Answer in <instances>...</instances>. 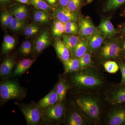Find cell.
Here are the masks:
<instances>
[{
    "instance_id": "obj_1",
    "label": "cell",
    "mask_w": 125,
    "mask_h": 125,
    "mask_svg": "<svg viewBox=\"0 0 125 125\" xmlns=\"http://www.w3.org/2000/svg\"><path fill=\"white\" fill-rule=\"evenodd\" d=\"M75 102L78 108L91 124L101 123L105 112L104 102L100 95L94 92H84L76 98Z\"/></svg>"
},
{
    "instance_id": "obj_2",
    "label": "cell",
    "mask_w": 125,
    "mask_h": 125,
    "mask_svg": "<svg viewBox=\"0 0 125 125\" xmlns=\"http://www.w3.org/2000/svg\"><path fill=\"white\" fill-rule=\"evenodd\" d=\"M74 73L71 77L72 83L84 92H96L105 88V77L93 67L80 70Z\"/></svg>"
},
{
    "instance_id": "obj_3",
    "label": "cell",
    "mask_w": 125,
    "mask_h": 125,
    "mask_svg": "<svg viewBox=\"0 0 125 125\" xmlns=\"http://www.w3.org/2000/svg\"><path fill=\"white\" fill-rule=\"evenodd\" d=\"M98 58L101 60L106 61L112 59L125 60L119 40H110L99 48Z\"/></svg>"
},
{
    "instance_id": "obj_4",
    "label": "cell",
    "mask_w": 125,
    "mask_h": 125,
    "mask_svg": "<svg viewBox=\"0 0 125 125\" xmlns=\"http://www.w3.org/2000/svg\"><path fill=\"white\" fill-rule=\"evenodd\" d=\"M105 113L106 125H125V103L109 105Z\"/></svg>"
},
{
    "instance_id": "obj_5",
    "label": "cell",
    "mask_w": 125,
    "mask_h": 125,
    "mask_svg": "<svg viewBox=\"0 0 125 125\" xmlns=\"http://www.w3.org/2000/svg\"><path fill=\"white\" fill-rule=\"evenodd\" d=\"M104 95L109 105L125 103V84L119 83L107 89Z\"/></svg>"
},
{
    "instance_id": "obj_6",
    "label": "cell",
    "mask_w": 125,
    "mask_h": 125,
    "mask_svg": "<svg viewBox=\"0 0 125 125\" xmlns=\"http://www.w3.org/2000/svg\"><path fill=\"white\" fill-rule=\"evenodd\" d=\"M23 94V90L15 82L6 81L0 85V96L3 100L19 98Z\"/></svg>"
},
{
    "instance_id": "obj_7",
    "label": "cell",
    "mask_w": 125,
    "mask_h": 125,
    "mask_svg": "<svg viewBox=\"0 0 125 125\" xmlns=\"http://www.w3.org/2000/svg\"><path fill=\"white\" fill-rule=\"evenodd\" d=\"M21 110L23 114L27 124L36 125L38 124L42 118L41 109L37 106L32 104L20 107Z\"/></svg>"
},
{
    "instance_id": "obj_8",
    "label": "cell",
    "mask_w": 125,
    "mask_h": 125,
    "mask_svg": "<svg viewBox=\"0 0 125 125\" xmlns=\"http://www.w3.org/2000/svg\"><path fill=\"white\" fill-rule=\"evenodd\" d=\"M45 120L49 122L60 120L64 115L65 106L62 103L58 102L44 110Z\"/></svg>"
},
{
    "instance_id": "obj_9",
    "label": "cell",
    "mask_w": 125,
    "mask_h": 125,
    "mask_svg": "<svg viewBox=\"0 0 125 125\" xmlns=\"http://www.w3.org/2000/svg\"><path fill=\"white\" fill-rule=\"evenodd\" d=\"M56 20L65 23L69 21L76 22L79 19V15L75 11H72L66 6H61L55 9L52 14Z\"/></svg>"
},
{
    "instance_id": "obj_10",
    "label": "cell",
    "mask_w": 125,
    "mask_h": 125,
    "mask_svg": "<svg viewBox=\"0 0 125 125\" xmlns=\"http://www.w3.org/2000/svg\"><path fill=\"white\" fill-rule=\"evenodd\" d=\"M66 124L68 125H88L91 124L90 121L79 108L72 109L66 118Z\"/></svg>"
},
{
    "instance_id": "obj_11",
    "label": "cell",
    "mask_w": 125,
    "mask_h": 125,
    "mask_svg": "<svg viewBox=\"0 0 125 125\" xmlns=\"http://www.w3.org/2000/svg\"><path fill=\"white\" fill-rule=\"evenodd\" d=\"M79 26L81 35L85 38L90 37L97 30L91 20L87 17L81 18Z\"/></svg>"
},
{
    "instance_id": "obj_12",
    "label": "cell",
    "mask_w": 125,
    "mask_h": 125,
    "mask_svg": "<svg viewBox=\"0 0 125 125\" xmlns=\"http://www.w3.org/2000/svg\"><path fill=\"white\" fill-rule=\"evenodd\" d=\"M105 36L98 30L90 37L88 40L90 52H94L102 46Z\"/></svg>"
},
{
    "instance_id": "obj_13",
    "label": "cell",
    "mask_w": 125,
    "mask_h": 125,
    "mask_svg": "<svg viewBox=\"0 0 125 125\" xmlns=\"http://www.w3.org/2000/svg\"><path fill=\"white\" fill-rule=\"evenodd\" d=\"M58 102V97L55 88L42 99L37 105L41 110H45Z\"/></svg>"
},
{
    "instance_id": "obj_14",
    "label": "cell",
    "mask_w": 125,
    "mask_h": 125,
    "mask_svg": "<svg viewBox=\"0 0 125 125\" xmlns=\"http://www.w3.org/2000/svg\"><path fill=\"white\" fill-rule=\"evenodd\" d=\"M54 45L57 56L62 62L67 60L70 58L69 50L62 40L57 39Z\"/></svg>"
},
{
    "instance_id": "obj_15",
    "label": "cell",
    "mask_w": 125,
    "mask_h": 125,
    "mask_svg": "<svg viewBox=\"0 0 125 125\" xmlns=\"http://www.w3.org/2000/svg\"><path fill=\"white\" fill-rule=\"evenodd\" d=\"M98 30L104 36L111 37L117 33V30L114 28L111 22L109 20L105 19L102 21L98 28Z\"/></svg>"
},
{
    "instance_id": "obj_16",
    "label": "cell",
    "mask_w": 125,
    "mask_h": 125,
    "mask_svg": "<svg viewBox=\"0 0 125 125\" xmlns=\"http://www.w3.org/2000/svg\"><path fill=\"white\" fill-rule=\"evenodd\" d=\"M51 40L48 33L44 31L37 39L34 47L37 52L40 53L51 44Z\"/></svg>"
},
{
    "instance_id": "obj_17",
    "label": "cell",
    "mask_w": 125,
    "mask_h": 125,
    "mask_svg": "<svg viewBox=\"0 0 125 125\" xmlns=\"http://www.w3.org/2000/svg\"><path fill=\"white\" fill-rule=\"evenodd\" d=\"M89 52L90 51L88 40H79L74 48L72 55L74 58H79Z\"/></svg>"
},
{
    "instance_id": "obj_18",
    "label": "cell",
    "mask_w": 125,
    "mask_h": 125,
    "mask_svg": "<svg viewBox=\"0 0 125 125\" xmlns=\"http://www.w3.org/2000/svg\"><path fill=\"white\" fill-rule=\"evenodd\" d=\"M35 59L27 58L21 61L16 65L14 71V76H20L29 69L33 64Z\"/></svg>"
},
{
    "instance_id": "obj_19",
    "label": "cell",
    "mask_w": 125,
    "mask_h": 125,
    "mask_svg": "<svg viewBox=\"0 0 125 125\" xmlns=\"http://www.w3.org/2000/svg\"><path fill=\"white\" fill-rule=\"evenodd\" d=\"M64 64L65 73H74L81 70L80 65L78 58H71L62 62Z\"/></svg>"
},
{
    "instance_id": "obj_20",
    "label": "cell",
    "mask_w": 125,
    "mask_h": 125,
    "mask_svg": "<svg viewBox=\"0 0 125 125\" xmlns=\"http://www.w3.org/2000/svg\"><path fill=\"white\" fill-rule=\"evenodd\" d=\"M70 88L69 85L64 80H61L58 82L55 87L56 92L58 95V102L62 103L64 100L67 90Z\"/></svg>"
},
{
    "instance_id": "obj_21",
    "label": "cell",
    "mask_w": 125,
    "mask_h": 125,
    "mask_svg": "<svg viewBox=\"0 0 125 125\" xmlns=\"http://www.w3.org/2000/svg\"><path fill=\"white\" fill-rule=\"evenodd\" d=\"M14 62L11 58H6L1 64L0 67V75L1 76L9 74L13 68Z\"/></svg>"
},
{
    "instance_id": "obj_22",
    "label": "cell",
    "mask_w": 125,
    "mask_h": 125,
    "mask_svg": "<svg viewBox=\"0 0 125 125\" xmlns=\"http://www.w3.org/2000/svg\"><path fill=\"white\" fill-rule=\"evenodd\" d=\"M62 41L69 50L71 54H72L74 48L79 40L77 36L70 34H64L62 36Z\"/></svg>"
},
{
    "instance_id": "obj_23",
    "label": "cell",
    "mask_w": 125,
    "mask_h": 125,
    "mask_svg": "<svg viewBox=\"0 0 125 125\" xmlns=\"http://www.w3.org/2000/svg\"><path fill=\"white\" fill-rule=\"evenodd\" d=\"M11 13L14 18L20 20H24L28 16V10L25 6L20 5L14 7Z\"/></svg>"
},
{
    "instance_id": "obj_24",
    "label": "cell",
    "mask_w": 125,
    "mask_h": 125,
    "mask_svg": "<svg viewBox=\"0 0 125 125\" xmlns=\"http://www.w3.org/2000/svg\"><path fill=\"white\" fill-rule=\"evenodd\" d=\"M15 39L12 36L9 35L5 36L2 46L3 53L7 54L13 49L15 46Z\"/></svg>"
},
{
    "instance_id": "obj_25",
    "label": "cell",
    "mask_w": 125,
    "mask_h": 125,
    "mask_svg": "<svg viewBox=\"0 0 125 125\" xmlns=\"http://www.w3.org/2000/svg\"><path fill=\"white\" fill-rule=\"evenodd\" d=\"M33 19L36 22L40 24L47 23L49 20V16L47 11L37 10L34 11Z\"/></svg>"
},
{
    "instance_id": "obj_26",
    "label": "cell",
    "mask_w": 125,
    "mask_h": 125,
    "mask_svg": "<svg viewBox=\"0 0 125 125\" xmlns=\"http://www.w3.org/2000/svg\"><path fill=\"white\" fill-rule=\"evenodd\" d=\"M80 65L81 70L85 69L87 68L93 67V62L92 61L91 52H87L80 58H78Z\"/></svg>"
},
{
    "instance_id": "obj_27",
    "label": "cell",
    "mask_w": 125,
    "mask_h": 125,
    "mask_svg": "<svg viewBox=\"0 0 125 125\" xmlns=\"http://www.w3.org/2000/svg\"><path fill=\"white\" fill-rule=\"evenodd\" d=\"M52 32L54 37H60L65 32L64 23L55 20L53 22Z\"/></svg>"
},
{
    "instance_id": "obj_28",
    "label": "cell",
    "mask_w": 125,
    "mask_h": 125,
    "mask_svg": "<svg viewBox=\"0 0 125 125\" xmlns=\"http://www.w3.org/2000/svg\"><path fill=\"white\" fill-rule=\"evenodd\" d=\"M103 67L105 71L110 74L116 73L120 69L117 62L111 60L105 61Z\"/></svg>"
},
{
    "instance_id": "obj_29",
    "label": "cell",
    "mask_w": 125,
    "mask_h": 125,
    "mask_svg": "<svg viewBox=\"0 0 125 125\" xmlns=\"http://www.w3.org/2000/svg\"><path fill=\"white\" fill-rule=\"evenodd\" d=\"M30 3L38 10L49 11L52 8L43 0H30Z\"/></svg>"
},
{
    "instance_id": "obj_30",
    "label": "cell",
    "mask_w": 125,
    "mask_h": 125,
    "mask_svg": "<svg viewBox=\"0 0 125 125\" xmlns=\"http://www.w3.org/2000/svg\"><path fill=\"white\" fill-rule=\"evenodd\" d=\"M25 25V22L24 20H20L14 18L11 24L8 27L12 31L17 32L24 28Z\"/></svg>"
},
{
    "instance_id": "obj_31",
    "label": "cell",
    "mask_w": 125,
    "mask_h": 125,
    "mask_svg": "<svg viewBox=\"0 0 125 125\" xmlns=\"http://www.w3.org/2000/svg\"><path fill=\"white\" fill-rule=\"evenodd\" d=\"M14 17L11 13L7 10L2 12L0 15V21L2 26L4 27H9Z\"/></svg>"
},
{
    "instance_id": "obj_32",
    "label": "cell",
    "mask_w": 125,
    "mask_h": 125,
    "mask_svg": "<svg viewBox=\"0 0 125 125\" xmlns=\"http://www.w3.org/2000/svg\"><path fill=\"white\" fill-rule=\"evenodd\" d=\"M39 28L36 24H31L25 27L23 32L25 36L31 37L34 36L39 32Z\"/></svg>"
},
{
    "instance_id": "obj_33",
    "label": "cell",
    "mask_w": 125,
    "mask_h": 125,
    "mask_svg": "<svg viewBox=\"0 0 125 125\" xmlns=\"http://www.w3.org/2000/svg\"><path fill=\"white\" fill-rule=\"evenodd\" d=\"M125 2V0H108L105 6L106 11L115 10L120 7Z\"/></svg>"
},
{
    "instance_id": "obj_34",
    "label": "cell",
    "mask_w": 125,
    "mask_h": 125,
    "mask_svg": "<svg viewBox=\"0 0 125 125\" xmlns=\"http://www.w3.org/2000/svg\"><path fill=\"white\" fill-rule=\"evenodd\" d=\"M65 32L67 34H74L78 31V25L75 21H69L64 23Z\"/></svg>"
},
{
    "instance_id": "obj_35",
    "label": "cell",
    "mask_w": 125,
    "mask_h": 125,
    "mask_svg": "<svg viewBox=\"0 0 125 125\" xmlns=\"http://www.w3.org/2000/svg\"><path fill=\"white\" fill-rule=\"evenodd\" d=\"M32 50V45L29 41H25L23 42L20 48V51L24 55L30 54Z\"/></svg>"
},
{
    "instance_id": "obj_36",
    "label": "cell",
    "mask_w": 125,
    "mask_h": 125,
    "mask_svg": "<svg viewBox=\"0 0 125 125\" xmlns=\"http://www.w3.org/2000/svg\"><path fill=\"white\" fill-rule=\"evenodd\" d=\"M121 74V80L119 83L125 84V60H120L117 61Z\"/></svg>"
},
{
    "instance_id": "obj_37",
    "label": "cell",
    "mask_w": 125,
    "mask_h": 125,
    "mask_svg": "<svg viewBox=\"0 0 125 125\" xmlns=\"http://www.w3.org/2000/svg\"><path fill=\"white\" fill-rule=\"evenodd\" d=\"M81 0H70L66 7L72 11H75L79 8Z\"/></svg>"
},
{
    "instance_id": "obj_38",
    "label": "cell",
    "mask_w": 125,
    "mask_h": 125,
    "mask_svg": "<svg viewBox=\"0 0 125 125\" xmlns=\"http://www.w3.org/2000/svg\"><path fill=\"white\" fill-rule=\"evenodd\" d=\"M119 42L122 51L123 58L125 60V36H124L123 37L121 38L119 40Z\"/></svg>"
},
{
    "instance_id": "obj_39",
    "label": "cell",
    "mask_w": 125,
    "mask_h": 125,
    "mask_svg": "<svg viewBox=\"0 0 125 125\" xmlns=\"http://www.w3.org/2000/svg\"><path fill=\"white\" fill-rule=\"evenodd\" d=\"M70 0H59V3L61 6L65 7L67 6Z\"/></svg>"
},
{
    "instance_id": "obj_40",
    "label": "cell",
    "mask_w": 125,
    "mask_h": 125,
    "mask_svg": "<svg viewBox=\"0 0 125 125\" xmlns=\"http://www.w3.org/2000/svg\"><path fill=\"white\" fill-rule=\"evenodd\" d=\"M16 0L20 3L27 4H29V3H30V0Z\"/></svg>"
},
{
    "instance_id": "obj_41",
    "label": "cell",
    "mask_w": 125,
    "mask_h": 125,
    "mask_svg": "<svg viewBox=\"0 0 125 125\" xmlns=\"http://www.w3.org/2000/svg\"><path fill=\"white\" fill-rule=\"evenodd\" d=\"M121 32L124 36H125V23L122 25L121 27Z\"/></svg>"
},
{
    "instance_id": "obj_42",
    "label": "cell",
    "mask_w": 125,
    "mask_h": 125,
    "mask_svg": "<svg viewBox=\"0 0 125 125\" xmlns=\"http://www.w3.org/2000/svg\"><path fill=\"white\" fill-rule=\"evenodd\" d=\"M48 3L51 5H55L57 2V0H46Z\"/></svg>"
},
{
    "instance_id": "obj_43",
    "label": "cell",
    "mask_w": 125,
    "mask_h": 125,
    "mask_svg": "<svg viewBox=\"0 0 125 125\" xmlns=\"http://www.w3.org/2000/svg\"><path fill=\"white\" fill-rule=\"evenodd\" d=\"M11 0H0V3L2 4H6L9 3L10 1H11Z\"/></svg>"
},
{
    "instance_id": "obj_44",
    "label": "cell",
    "mask_w": 125,
    "mask_h": 125,
    "mask_svg": "<svg viewBox=\"0 0 125 125\" xmlns=\"http://www.w3.org/2000/svg\"><path fill=\"white\" fill-rule=\"evenodd\" d=\"M87 1L88 2H91L92 1V0H87Z\"/></svg>"
}]
</instances>
